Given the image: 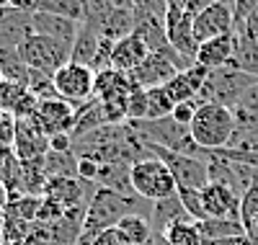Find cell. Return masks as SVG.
<instances>
[{
    "label": "cell",
    "mask_w": 258,
    "mask_h": 245,
    "mask_svg": "<svg viewBox=\"0 0 258 245\" xmlns=\"http://www.w3.org/2000/svg\"><path fill=\"white\" fill-rule=\"evenodd\" d=\"M178 196H181V202L188 212V217L194 222H204L209 219L207 217V209H204V199H202V191H191V189H178Z\"/></svg>",
    "instance_id": "obj_30"
},
{
    "label": "cell",
    "mask_w": 258,
    "mask_h": 245,
    "mask_svg": "<svg viewBox=\"0 0 258 245\" xmlns=\"http://www.w3.org/2000/svg\"><path fill=\"white\" fill-rule=\"evenodd\" d=\"M255 80L258 78L245 75L240 70H232V68L209 70V75L204 80V88L199 93V103H220L225 108H232Z\"/></svg>",
    "instance_id": "obj_6"
},
{
    "label": "cell",
    "mask_w": 258,
    "mask_h": 245,
    "mask_svg": "<svg viewBox=\"0 0 258 245\" xmlns=\"http://www.w3.org/2000/svg\"><path fill=\"white\" fill-rule=\"evenodd\" d=\"M197 108H199V101H183V103H176V108H173V114H170V116H173L178 124L188 127L194 114H197Z\"/></svg>",
    "instance_id": "obj_33"
},
{
    "label": "cell",
    "mask_w": 258,
    "mask_h": 245,
    "mask_svg": "<svg viewBox=\"0 0 258 245\" xmlns=\"http://www.w3.org/2000/svg\"><path fill=\"white\" fill-rule=\"evenodd\" d=\"M0 83H3V73H0Z\"/></svg>",
    "instance_id": "obj_44"
},
{
    "label": "cell",
    "mask_w": 258,
    "mask_h": 245,
    "mask_svg": "<svg viewBox=\"0 0 258 245\" xmlns=\"http://www.w3.org/2000/svg\"><path fill=\"white\" fill-rule=\"evenodd\" d=\"M232 52H235V34H225V36H217V39L202 41L199 52H197V65H202L207 70L227 68L230 59H232Z\"/></svg>",
    "instance_id": "obj_18"
},
{
    "label": "cell",
    "mask_w": 258,
    "mask_h": 245,
    "mask_svg": "<svg viewBox=\"0 0 258 245\" xmlns=\"http://www.w3.org/2000/svg\"><path fill=\"white\" fill-rule=\"evenodd\" d=\"M230 111L235 116V124H238V132H235V135H245V132L258 129V80L240 96V101Z\"/></svg>",
    "instance_id": "obj_22"
},
{
    "label": "cell",
    "mask_w": 258,
    "mask_h": 245,
    "mask_svg": "<svg viewBox=\"0 0 258 245\" xmlns=\"http://www.w3.org/2000/svg\"><path fill=\"white\" fill-rule=\"evenodd\" d=\"M160 237H163L165 245H204V235L199 230V222H194V219L173 222L170 227L163 230Z\"/></svg>",
    "instance_id": "obj_25"
},
{
    "label": "cell",
    "mask_w": 258,
    "mask_h": 245,
    "mask_svg": "<svg viewBox=\"0 0 258 245\" xmlns=\"http://www.w3.org/2000/svg\"><path fill=\"white\" fill-rule=\"evenodd\" d=\"M0 73H3V80H11V83H18V85L29 88L31 68L21 59L18 52H0Z\"/></svg>",
    "instance_id": "obj_29"
},
{
    "label": "cell",
    "mask_w": 258,
    "mask_h": 245,
    "mask_svg": "<svg viewBox=\"0 0 258 245\" xmlns=\"http://www.w3.org/2000/svg\"><path fill=\"white\" fill-rule=\"evenodd\" d=\"M3 230H6V212H0V235H3Z\"/></svg>",
    "instance_id": "obj_42"
},
{
    "label": "cell",
    "mask_w": 258,
    "mask_h": 245,
    "mask_svg": "<svg viewBox=\"0 0 258 245\" xmlns=\"http://www.w3.org/2000/svg\"><path fill=\"white\" fill-rule=\"evenodd\" d=\"M34 34V11L0 8V52H18V47Z\"/></svg>",
    "instance_id": "obj_11"
},
{
    "label": "cell",
    "mask_w": 258,
    "mask_h": 245,
    "mask_svg": "<svg viewBox=\"0 0 258 245\" xmlns=\"http://www.w3.org/2000/svg\"><path fill=\"white\" fill-rule=\"evenodd\" d=\"M147 91V119L145 121H158V119H168L176 108V101L170 98V93L165 91V85L158 88H145Z\"/></svg>",
    "instance_id": "obj_27"
},
{
    "label": "cell",
    "mask_w": 258,
    "mask_h": 245,
    "mask_svg": "<svg viewBox=\"0 0 258 245\" xmlns=\"http://www.w3.org/2000/svg\"><path fill=\"white\" fill-rule=\"evenodd\" d=\"M243 31H248V34H250V36L258 41V11H255V13L248 18V24H245V29H243ZM238 34H240V31H238Z\"/></svg>",
    "instance_id": "obj_39"
},
{
    "label": "cell",
    "mask_w": 258,
    "mask_h": 245,
    "mask_svg": "<svg viewBox=\"0 0 258 245\" xmlns=\"http://www.w3.org/2000/svg\"><path fill=\"white\" fill-rule=\"evenodd\" d=\"M80 26L78 21H70V18H62V16H49V13H34V34H41V36H49V39H57V41H64L75 47V39L80 34Z\"/></svg>",
    "instance_id": "obj_17"
},
{
    "label": "cell",
    "mask_w": 258,
    "mask_h": 245,
    "mask_svg": "<svg viewBox=\"0 0 258 245\" xmlns=\"http://www.w3.org/2000/svg\"><path fill=\"white\" fill-rule=\"evenodd\" d=\"M199 230L204 235V242L245 235V227L240 219H204V222H199Z\"/></svg>",
    "instance_id": "obj_26"
},
{
    "label": "cell",
    "mask_w": 258,
    "mask_h": 245,
    "mask_svg": "<svg viewBox=\"0 0 258 245\" xmlns=\"http://www.w3.org/2000/svg\"><path fill=\"white\" fill-rule=\"evenodd\" d=\"M126 214H137L135 212V196H126V194L98 186L91 196V202L85 204V219L80 227L78 245H93V240L101 232L116 227Z\"/></svg>",
    "instance_id": "obj_1"
},
{
    "label": "cell",
    "mask_w": 258,
    "mask_h": 245,
    "mask_svg": "<svg viewBox=\"0 0 258 245\" xmlns=\"http://www.w3.org/2000/svg\"><path fill=\"white\" fill-rule=\"evenodd\" d=\"M204 245H258L253 242L248 235H238V237H225V240H212V242H204Z\"/></svg>",
    "instance_id": "obj_37"
},
{
    "label": "cell",
    "mask_w": 258,
    "mask_h": 245,
    "mask_svg": "<svg viewBox=\"0 0 258 245\" xmlns=\"http://www.w3.org/2000/svg\"><path fill=\"white\" fill-rule=\"evenodd\" d=\"M258 11V0H232V13H235V34L243 31L248 18Z\"/></svg>",
    "instance_id": "obj_31"
},
{
    "label": "cell",
    "mask_w": 258,
    "mask_h": 245,
    "mask_svg": "<svg viewBox=\"0 0 258 245\" xmlns=\"http://www.w3.org/2000/svg\"><path fill=\"white\" fill-rule=\"evenodd\" d=\"M13 155L21 163H39L49 155V137L31 119H16Z\"/></svg>",
    "instance_id": "obj_10"
},
{
    "label": "cell",
    "mask_w": 258,
    "mask_h": 245,
    "mask_svg": "<svg viewBox=\"0 0 258 245\" xmlns=\"http://www.w3.org/2000/svg\"><path fill=\"white\" fill-rule=\"evenodd\" d=\"M93 245H132V240H129L119 227H111V230L101 232V235L93 240Z\"/></svg>",
    "instance_id": "obj_35"
},
{
    "label": "cell",
    "mask_w": 258,
    "mask_h": 245,
    "mask_svg": "<svg viewBox=\"0 0 258 245\" xmlns=\"http://www.w3.org/2000/svg\"><path fill=\"white\" fill-rule=\"evenodd\" d=\"M116 227H119L129 240H132V245H147V242H153V237H155L150 219L142 217V214H126Z\"/></svg>",
    "instance_id": "obj_28"
},
{
    "label": "cell",
    "mask_w": 258,
    "mask_h": 245,
    "mask_svg": "<svg viewBox=\"0 0 258 245\" xmlns=\"http://www.w3.org/2000/svg\"><path fill=\"white\" fill-rule=\"evenodd\" d=\"M145 152L153 155V158H160L168 170L173 173L176 178V186L178 189H191V191H202L209 183V163L204 158H197V155H183V152H173V150H165L160 145L153 142H145Z\"/></svg>",
    "instance_id": "obj_4"
},
{
    "label": "cell",
    "mask_w": 258,
    "mask_h": 245,
    "mask_svg": "<svg viewBox=\"0 0 258 245\" xmlns=\"http://www.w3.org/2000/svg\"><path fill=\"white\" fill-rule=\"evenodd\" d=\"M168 34V41H170V47H173L183 59L188 62H197V52H199V41H197V34H194V16L186 13L176 26H170L165 29Z\"/></svg>",
    "instance_id": "obj_20"
},
{
    "label": "cell",
    "mask_w": 258,
    "mask_h": 245,
    "mask_svg": "<svg viewBox=\"0 0 258 245\" xmlns=\"http://www.w3.org/2000/svg\"><path fill=\"white\" fill-rule=\"evenodd\" d=\"M88 8H91V0H36L34 13L62 16V18L78 21V24H85Z\"/></svg>",
    "instance_id": "obj_24"
},
{
    "label": "cell",
    "mask_w": 258,
    "mask_h": 245,
    "mask_svg": "<svg viewBox=\"0 0 258 245\" xmlns=\"http://www.w3.org/2000/svg\"><path fill=\"white\" fill-rule=\"evenodd\" d=\"M188 6H191V0H165V29L176 26L188 13Z\"/></svg>",
    "instance_id": "obj_32"
},
{
    "label": "cell",
    "mask_w": 258,
    "mask_h": 245,
    "mask_svg": "<svg viewBox=\"0 0 258 245\" xmlns=\"http://www.w3.org/2000/svg\"><path fill=\"white\" fill-rule=\"evenodd\" d=\"M8 204H11V194H8V189L3 186V181H0V212H6Z\"/></svg>",
    "instance_id": "obj_41"
},
{
    "label": "cell",
    "mask_w": 258,
    "mask_h": 245,
    "mask_svg": "<svg viewBox=\"0 0 258 245\" xmlns=\"http://www.w3.org/2000/svg\"><path fill=\"white\" fill-rule=\"evenodd\" d=\"M11 6V0H0V8H8Z\"/></svg>",
    "instance_id": "obj_43"
},
{
    "label": "cell",
    "mask_w": 258,
    "mask_h": 245,
    "mask_svg": "<svg viewBox=\"0 0 258 245\" xmlns=\"http://www.w3.org/2000/svg\"><path fill=\"white\" fill-rule=\"evenodd\" d=\"M109 127V119H106V108H103V101L98 98H91L78 106L75 111V127H73V140H80V137H88L93 132Z\"/></svg>",
    "instance_id": "obj_19"
},
{
    "label": "cell",
    "mask_w": 258,
    "mask_h": 245,
    "mask_svg": "<svg viewBox=\"0 0 258 245\" xmlns=\"http://www.w3.org/2000/svg\"><path fill=\"white\" fill-rule=\"evenodd\" d=\"M78 158V155H75ZM98 170L101 165L91 158H78V178H83V181H88V183H96V178H98Z\"/></svg>",
    "instance_id": "obj_34"
},
{
    "label": "cell",
    "mask_w": 258,
    "mask_h": 245,
    "mask_svg": "<svg viewBox=\"0 0 258 245\" xmlns=\"http://www.w3.org/2000/svg\"><path fill=\"white\" fill-rule=\"evenodd\" d=\"M194 34L197 41H209L225 34H235V13H232V0H220L204 8L202 13L194 16Z\"/></svg>",
    "instance_id": "obj_9"
},
{
    "label": "cell",
    "mask_w": 258,
    "mask_h": 245,
    "mask_svg": "<svg viewBox=\"0 0 258 245\" xmlns=\"http://www.w3.org/2000/svg\"><path fill=\"white\" fill-rule=\"evenodd\" d=\"M18 54L31 70L54 75L59 68H64L73 59V47L64 41L41 36V34H31L24 44L18 47Z\"/></svg>",
    "instance_id": "obj_5"
},
{
    "label": "cell",
    "mask_w": 258,
    "mask_h": 245,
    "mask_svg": "<svg viewBox=\"0 0 258 245\" xmlns=\"http://www.w3.org/2000/svg\"><path fill=\"white\" fill-rule=\"evenodd\" d=\"M227 68L258 78V41L248 31L235 34V52H232V59Z\"/></svg>",
    "instance_id": "obj_21"
},
{
    "label": "cell",
    "mask_w": 258,
    "mask_h": 245,
    "mask_svg": "<svg viewBox=\"0 0 258 245\" xmlns=\"http://www.w3.org/2000/svg\"><path fill=\"white\" fill-rule=\"evenodd\" d=\"M147 54H150V47L145 44V39H142L137 31H132L129 36H124V39L114 41L109 68H114V70H119V73H126V75H129V73L137 70L140 65L147 59Z\"/></svg>",
    "instance_id": "obj_14"
},
{
    "label": "cell",
    "mask_w": 258,
    "mask_h": 245,
    "mask_svg": "<svg viewBox=\"0 0 258 245\" xmlns=\"http://www.w3.org/2000/svg\"><path fill=\"white\" fill-rule=\"evenodd\" d=\"M36 0H11V8H18V11H34Z\"/></svg>",
    "instance_id": "obj_40"
},
{
    "label": "cell",
    "mask_w": 258,
    "mask_h": 245,
    "mask_svg": "<svg viewBox=\"0 0 258 245\" xmlns=\"http://www.w3.org/2000/svg\"><path fill=\"white\" fill-rule=\"evenodd\" d=\"M54 91L59 98H64L73 106H80L85 101L96 98V70L80 62H68L64 68H59L54 75Z\"/></svg>",
    "instance_id": "obj_7"
},
{
    "label": "cell",
    "mask_w": 258,
    "mask_h": 245,
    "mask_svg": "<svg viewBox=\"0 0 258 245\" xmlns=\"http://www.w3.org/2000/svg\"><path fill=\"white\" fill-rule=\"evenodd\" d=\"M212 3H220V0H191V6H188V13H191V16H197V13H202L204 8H209Z\"/></svg>",
    "instance_id": "obj_38"
},
{
    "label": "cell",
    "mask_w": 258,
    "mask_h": 245,
    "mask_svg": "<svg viewBox=\"0 0 258 245\" xmlns=\"http://www.w3.org/2000/svg\"><path fill=\"white\" fill-rule=\"evenodd\" d=\"M176 73H181L176 68V62H170L165 54L150 52L140 68L129 73V80H132L135 85H140V88H158V85H165Z\"/></svg>",
    "instance_id": "obj_15"
},
{
    "label": "cell",
    "mask_w": 258,
    "mask_h": 245,
    "mask_svg": "<svg viewBox=\"0 0 258 245\" xmlns=\"http://www.w3.org/2000/svg\"><path fill=\"white\" fill-rule=\"evenodd\" d=\"M209 70L202 68V65H194L188 70H181L176 73L165 83V91L170 93L176 103H183V101H199V93L204 88V80H207Z\"/></svg>",
    "instance_id": "obj_16"
},
{
    "label": "cell",
    "mask_w": 258,
    "mask_h": 245,
    "mask_svg": "<svg viewBox=\"0 0 258 245\" xmlns=\"http://www.w3.org/2000/svg\"><path fill=\"white\" fill-rule=\"evenodd\" d=\"M238 124L232 111L220 103H199L197 114L188 124V135L199 150H225L230 147Z\"/></svg>",
    "instance_id": "obj_2"
},
{
    "label": "cell",
    "mask_w": 258,
    "mask_h": 245,
    "mask_svg": "<svg viewBox=\"0 0 258 245\" xmlns=\"http://www.w3.org/2000/svg\"><path fill=\"white\" fill-rule=\"evenodd\" d=\"M202 199L209 219H240V194L227 183L209 181L202 189Z\"/></svg>",
    "instance_id": "obj_12"
},
{
    "label": "cell",
    "mask_w": 258,
    "mask_h": 245,
    "mask_svg": "<svg viewBox=\"0 0 258 245\" xmlns=\"http://www.w3.org/2000/svg\"><path fill=\"white\" fill-rule=\"evenodd\" d=\"M181 219H191V217H188V212H186V207H183L178 194H173V196L163 199V202L153 204V219H150V225H153L155 235H163L165 227H170L173 222H181Z\"/></svg>",
    "instance_id": "obj_23"
},
{
    "label": "cell",
    "mask_w": 258,
    "mask_h": 245,
    "mask_svg": "<svg viewBox=\"0 0 258 245\" xmlns=\"http://www.w3.org/2000/svg\"><path fill=\"white\" fill-rule=\"evenodd\" d=\"M0 116H3V111H0Z\"/></svg>",
    "instance_id": "obj_45"
},
{
    "label": "cell",
    "mask_w": 258,
    "mask_h": 245,
    "mask_svg": "<svg viewBox=\"0 0 258 245\" xmlns=\"http://www.w3.org/2000/svg\"><path fill=\"white\" fill-rule=\"evenodd\" d=\"M73 135H52L49 137V152H73Z\"/></svg>",
    "instance_id": "obj_36"
},
{
    "label": "cell",
    "mask_w": 258,
    "mask_h": 245,
    "mask_svg": "<svg viewBox=\"0 0 258 245\" xmlns=\"http://www.w3.org/2000/svg\"><path fill=\"white\" fill-rule=\"evenodd\" d=\"M88 186H93V183L83 181L78 175H49V181L44 186V196L62 204L64 209H73V207H83L85 196L88 199L93 196V194H85Z\"/></svg>",
    "instance_id": "obj_13"
},
{
    "label": "cell",
    "mask_w": 258,
    "mask_h": 245,
    "mask_svg": "<svg viewBox=\"0 0 258 245\" xmlns=\"http://www.w3.org/2000/svg\"><path fill=\"white\" fill-rule=\"evenodd\" d=\"M75 111H78V106L68 103L59 96L57 98H41L31 121L44 132L47 137H52V135H73Z\"/></svg>",
    "instance_id": "obj_8"
},
{
    "label": "cell",
    "mask_w": 258,
    "mask_h": 245,
    "mask_svg": "<svg viewBox=\"0 0 258 245\" xmlns=\"http://www.w3.org/2000/svg\"><path fill=\"white\" fill-rule=\"evenodd\" d=\"M129 183H132V194H137L145 202H163V199L178 194L176 178L168 170V165L160 158H140L129 168Z\"/></svg>",
    "instance_id": "obj_3"
}]
</instances>
